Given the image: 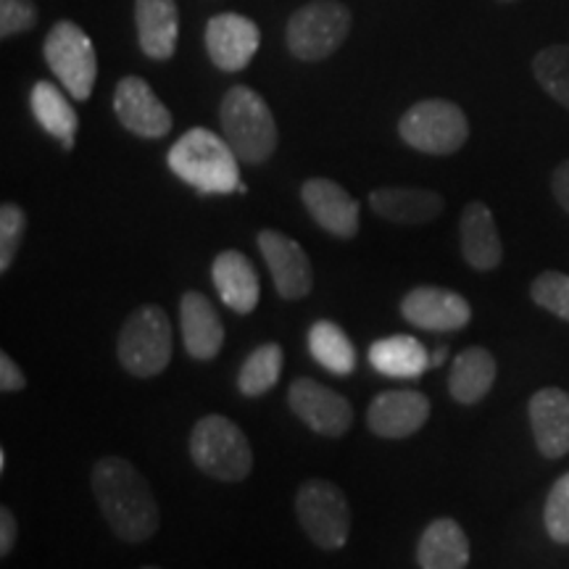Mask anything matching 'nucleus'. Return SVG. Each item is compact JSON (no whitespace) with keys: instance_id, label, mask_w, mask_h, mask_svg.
Returning a JSON list of instances; mask_svg holds the SVG:
<instances>
[{"instance_id":"nucleus-1","label":"nucleus","mask_w":569,"mask_h":569,"mask_svg":"<svg viewBox=\"0 0 569 569\" xmlns=\"http://www.w3.org/2000/svg\"><path fill=\"white\" fill-rule=\"evenodd\" d=\"M92 493L111 532L124 543H146L159 532V501L146 475L132 461L122 457H103L96 461Z\"/></svg>"},{"instance_id":"nucleus-2","label":"nucleus","mask_w":569,"mask_h":569,"mask_svg":"<svg viewBox=\"0 0 569 569\" xmlns=\"http://www.w3.org/2000/svg\"><path fill=\"white\" fill-rule=\"evenodd\" d=\"M169 169L206 196H227L246 193V184L240 182V159L234 156L222 134L193 127L182 134L180 140L169 148L167 156Z\"/></svg>"},{"instance_id":"nucleus-3","label":"nucleus","mask_w":569,"mask_h":569,"mask_svg":"<svg viewBox=\"0 0 569 569\" xmlns=\"http://www.w3.org/2000/svg\"><path fill=\"white\" fill-rule=\"evenodd\" d=\"M219 122H222V138L248 167H259L272 159L277 148V122L259 92L246 84H234L227 90L219 106Z\"/></svg>"},{"instance_id":"nucleus-4","label":"nucleus","mask_w":569,"mask_h":569,"mask_svg":"<svg viewBox=\"0 0 569 569\" xmlns=\"http://www.w3.org/2000/svg\"><path fill=\"white\" fill-rule=\"evenodd\" d=\"M190 459L219 482H243L253 469V451L243 427L222 415L198 419L190 432Z\"/></svg>"},{"instance_id":"nucleus-5","label":"nucleus","mask_w":569,"mask_h":569,"mask_svg":"<svg viewBox=\"0 0 569 569\" xmlns=\"http://www.w3.org/2000/svg\"><path fill=\"white\" fill-rule=\"evenodd\" d=\"M174 330L172 319L159 306L148 303L134 309L124 319L122 332H119L117 356L119 365L134 377H156L172 361Z\"/></svg>"},{"instance_id":"nucleus-6","label":"nucleus","mask_w":569,"mask_h":569,"mask_svg":"<svg viewBox=\"0 0 569 569\" xmlns=\"http://www.w3.org/2000/svg\"><path fill=\"white\" fill-rule=\"evenodd\" d=\"M351 32V11L340 0H311L293 11L284 27L288 51L298 61L317 63L330 59Z\"/></svg>"},{"instance_id":"nucleus-7","label":"nucleus","mask_w":569,"mask_h":569,"mask_svg":"<svg viewBox=\"0 0 569 569\" xmlns=\"http://www.w3.org/2000/svg\"><path fill=\"white\" fill-rule=\"evenodd\" d=\"M398 134L419 153L451 156L465 148L469 138L467 113L443 98H427L411 106L398 122Z\"/></svg>"},{"instance_id":"nucleus-8","label":"nucleus","mask_w":569,"mask_h":569,"mask_svg":"<svg viewBox=\"0 0 569 569\" xmlns=\"http://www.w3.org/2000/svg\"><path fill=\"white\" fill-rule=\"evenodd\" d=\"M296 517L315 546L338 551L351 536V507L336 482L311 478L296 493Z\"/></svg>"},{"instance_id":"nucleus-9","label":"nucleus","mask_w":569,"mask_h":569,"mask_svg":"<svg viewBox=\"0 0 569 569\" xmlns=\"http://www.w3.org/2000/svg\"><path fill=\"white\" fill-rule=\"evenodd\" d=\"M46 63L74 101H88L98 80V56L80 24L63 19L48 32Z\"/></svg>"},{"instance_id":"nucleus-10","label":"nucleus","mask_w":569,"mask_h":569,"mask_svg":"<svg viewBox=\"0 0 569 569\" xmlns=\"http://www.w3.org/2000/svg\"><path fill=\"white\" fill-rule=\"evenodd\" d=\"M288 403L306 427H311L325 438L346 436L353 425L351 401L340 396L338 390L309 380V377L293 380V386L288 390Z\"/></svg>"},{"instance_id":"nucleus-11","label":"nucleus","mask_w":569,"mask_h":569,"mask_svg":"<svg viewBox=\"0 0 569 569\" xmlns=\"http://www.w3.org/2000/svg\"><path fill=\"white\" fill-rule=\"evenodd\" d=\"M256 243H259V251L264 256L269 274H272L277 296L284 301H301L311 293L315 269H311L309 253L303 251L298 240L288 238L280 230H261Z\"/></svg>"},{"instance_id":"nucleus-12","label":"nucleus","mask_w":569,"mask_h":569,"mask_svg":"<svg viewBox=\"0 0 569 569\" xmlns=\"http://www.w3.org/2000/svg\"><path fill=\"white\" fill-rule=\"evenodd\" d=\"M113 111H117V119L122 122L127 132L146 140L163 138L174 124L172 111L159 101V96H156L151 84L142 80V77H124L117 84Z\"/></svg>"},{"instance_id":"nucleus-13","label":"nucleus","mask_w":569,"mask_h":569,"mask_svg":"<svg viewBox=\"0 0 569 569\" xmlns=\"http://www.w3.org/2000/svg\"><path fill=\"white\" fill-rule=\"evenodd\" d=\"M401 317L419 330L430 332H457L465 330L472 319V306L461 293L436 288V284H419L409 290L401 301Z\"/></svg>"},{"instance_id":"nucleus-14","label":"nucleus","mask_w":569,"mask_h":569,"mask_svg":"<svg viewBox=\"0 0 569 569\" xmlns=\"http://www.w3.org/2000/svg\"><path fill=\"white\" fill-rule=\"evenodd\" d=\"M259 27L243 13H217L206 24V51L213 67L222 71L246 69L259 51Z\"/></svg>"},{"instance_id":"nucleus-15","label":"nucleus","mask_w":569,"mask_h":569,"mask_svg":"<svg viewBox=\"0 0 569 569\" xmlns=\"http://www.w3.org/2000/svg\"><path fill=\"white\" fill-rule=\"evenodd\" d=\"M301 201L306 206V211L311 213V219H315L325 232H330L332 238H356L361 219L359 201L348 193L343 184H338L336 180H327V177H311V180L303 182Z\"/></svg>"},{"instance_id":"nucleus-16","label":"nucleus","mask_w":569,"mask_h":569,"mask_svg":"<svg viewBox=\"0 0 569 569\" xmlns=\"http://www.w3.org/2000/svg\"><path fill=\"white\" fill-rule=\"evenodd\" d=\"M430 419V398L419 390H386L369 403L367 427L377 438L401 440L415 436Z\"/></svg>"},{"instance_id":"nucleus-17","label":"nucleus","mask_w":569,"mask_h":569,"mask_svg":"<svg viewBox=\"0 0 569 569\" xmlns=\"http://www.w3.org/2000/svg\"><path fill=\"white\" fill-rule=\"evenodd\" d=\"M182 343L190 359L211 361L224 346V325L213 303L198 290H184L180 298Z\"/></svg>"},{"instance_id":"nucleus-18","label":"nucleus","mask_w":569,"mask_h":569,"mask_svg":"<svg viewBox=\"0 0 569 569\" xmlns=\"http://www.w3.org/2000/svg\"><path fill=\"white\" fill-rule=\"evenodd\" d=\"M530 427L538 451L546 459L569 453V393L561 388H543L530 398Z\"/></svg>"},{"instance_id":"nucleus-19","label":"nucleus","mask_w":569,"mask_h":569,"mask_svg":"<svg viewBox=\"0 0 569 569\" xmlns=\"http://www.w3.org/2000/svg\"><path fill=\"white\" fill-rule=\"evenodd\" d=\"M461 256L478 272H493L503 261V246L498 238V227L493 211L482 201H472L465 206L459 219Z\"/></svg>"},{"instance_id":"nucleus-20","label":"nucleus","mask_w":569,"mask_h":569,"mask_svg":"<svg viewBox=\"0 0 569 569\" xmlns=\"http://www.w3.org/2000/svg\"><path fill=\"white\" fill-rule=\"evenodd\" d=\"M134 24H138V42L148 59H172L180 38L177 0H134Z\"/></svg>"},{"instance_id":"nucleus-21","label":"nucleus","mask_w":569,"mask_h":569,"mask_svg":"<svg viewBox=\"0 0 569 569\" xmlns=\"http://www.w3.org/2000/svg\"><path fill=\"white\" fill-rule=\"evenodd\" d=\"M211 280L217 288L219 298L227 309H232L234 315H251L259 306L261 298V284L259 274L246 253L240 251H222L213 259L211 267Z\"/></svg>"},{"instance_id":"nucleus-22","label":"nucleus","mask_w":569,"mask_h":569,"mask_svg":"<svg viewBox=\"0 0 569 569\" xmlns=\"http://www.w3.org/2000/svg\"><path fill=\"white\" fill-rule=\"evenodd\" d=\"M377 217L393 224H427L443 213V196L427 188H377L369 193Z\"/></svg>"},{"instance_id":"nucleus-23","label":"nucleus","mask_w":569,"mask_h":569,"mask_svg":"<svg viewBox=\"0 0 569 569\" xmlns=\"http://www.w3.org/2000/svg\"><path fill=\"white\" fill-rule=\"evenodd\" d=\"M498 365L493 353L482 346L465 348L457 359L451 361V372H448V393L461 407H472L482 401L496 386Z\"/></svg>"},{"instance_id":"nucleus-24","label":"nucleus","mask_w":569,"mask_h":569,"mask_svg":"<svg viewBox=\"0 0 569 569\" xmlns=\"http://www.w3.org/2000/svg\"><path fill=\"white\" fill-rule=\"evenodd\" d=\"M419 569H467L469 538L457 519L440 517L430 522L417 543Z\"/></svg>"},{"instance_id":"nucleus-25","label":"nucleus","mask_w":569,"mask_h":569,"mask_svg":"<svg viewBox=\"0 0 569 569\" xmlns=\"http://www.w3.org/2000/svg\"><path fill=\"white\" fill-rule=\"evenodd\" d=\"M30 106L42 130L51 134V138L59 140L63 151H71L77 142L80 117H77L74 106L69 103V98L63 96L53 82L40 80L30 92Z\"/></svg>"},{"instance_id":"nucleus-26","label":"nucleus","mask_w":569,"mask_h":569,"mask_svg":"<svg viewBox=\"0 0 569 569\" xmlns=\"http://www.w3.org/2000/svg\"><path fill=\"white\" fill-rule=\"evenodd\" d=\"M369 365L380 375L411 380L432 367L427 348L411 336H390L375 340L369 348Z\"/></svg>"},{"instance_id":"nucleus-27","label":"nucleus","mask_w":569,"mask_h":569,"mask_svg":"<svg viewBox=\"0 0 569 569\" xmlns=\"http://www.w3.org/2000/svg\"><path fill=\"white\" fill-rule=\"evenodd\" d=\"M309 351L327 372L348 377L356 369V351L346 330L330 319H319L309 330Z\"/></svg>"},{"instance_id":"nucleus-28","label":"nucleus","mask_w":569,"mask_h":569,"mask_svg":"<svg viewBox=\"0 0 569 569\" xmlns=\"http://www.w3.org/2000/svg\"><path fill=\"white\" fill-rule=\"evenodd\" d=\"M282 375V348L277 343H264L253 348L251 356L243 361L238 375L240 393L248 398H259L280 382Z\"/></svg>"},{"instance_id":"nucleus-29","label":"nucleus","mask_w":569,"mask_h":569,"mask_svg":"<svg viewBox=\"0 0 569 569\" xmlns=\"http://www.w3.org/2000/svg\"><path fill=\"white\" fill-rule=\"evenodd\" d=\"M532 74L540 88L569 111V46L557 42V46L543 48L532 59Z\"/></svg>"},{"instance_id":"nucleus-30","label":"nucleus","mask_w":569,"mask_h":569,"mask_svg":"<svg viewBox=\"0 0 569 569\" xmlns=\"http://www.w3.org/2000/svg\"><path fill=\"white\" fill-rule=\"evenodd\" d=\"M530 296L540 309L551 311L553 317L569 322V274L543 272L530 284Z\"/></svg>"},{"instance_id":"nucleus-31","label":"nucleus","mask_w":569,"mask_h":569,"mask_svg":"<svg viewBox=\"0 0 569 569\" xmlns=\"http://www.w3.org/2000/svg\"><path fill=\"white\" fill-rule=\"evenodd\" d=\"M27 232V213L17 203L0 206V272H9Z\"/></svg>"},{"instance_id":"nucleus-32","label":"nucleus","mask_w":569,"mask_h":569,"mask_svg":"<svg viewBox=\"0 0 569 569\" xmlns=\"http://www.w3.org/2000/svg\"><path fill=\"white\" fill-rule=\"evenodd\" d=\"M543 522L551 540L569 546V472L553 482L543 507Z\"/></svg>"},{"instance_id":"nucleus-33","label":"nucleus","mask_w":569,"mask_h":569,"mask_svg":"<svg viewBox=\"0 0 569 569\" xmlns=\"http://www.w3.org/2000/svg\"><path fill=\"white\" fill-rule=\"evenodd\" d=\"M38 24V9L32 0H0V38L9 40Z\"/></svg>"},{"instance_id":"nucleus-34","label":"nucleus","mask_w":569,"mask_h":569,"mask_svg":"<svg viewBox=\"0 0 569 569\" xmlns=\"http://www.w3.org/2000/svg\"><path fill=\"white\" fill-rule=\"evenodd\" d=\"M27 388V377L9 353H0V390L3 393H19Z\"/></svg>"},{"instance_id":"nucleus-35","label":"nucleus","mask_w":569,"mask_h":569,"mask_svg":"<svg viewBox=\"0 0 569 569\" xmlns=\"http://www.w3.org/2000/svg\"><path fill=\"white\" fill-rule=\"evenodd\" d=\"M17 536H19V525L17 517L9 507L0 509V557H9L17 546Z\"/></svg>"},{"instance_id":"nucleus-36","label":"nucleus","mask_w":569,"mask_h":569,"mask_svg":"<svg viewBox=\"0 0 569 569\" xmlns=\"http://www.w3.org/2000/svg\"><path fill=\"white\" fill-rule=\"evenodd\" d=\"M551 190H553V198H557V203L569 213V159L561 161L559 167L553 169Z\"/></svg>"},{"instance_id":"nucleus-37","label":"nucleus","mask_w":569,"mask_h":569,"mask_svg":"<svg viewBox=\"0 0 569 569\" xmlns=\"http://www.w3.org/2000/svg\"><path fill=\"white\" fill-rule=\"evenodd\" d=\"M446 356H448V348L446 346H440L436 353H430V361H432V367H440L446 361Z\"/></svg>"},{"instance_id":"nucleus-38","label":"nucleus","mask_w":569,"mask_h":569,"mask_svg":"<svg viewBox=\"0 0 569 569\" xmlns=\"http://www.w3.org/2000/svg\"><path fill=\"white\" fill-rule=\"evenodd\" d=\"M6 469V451H0V472Z\"/></svg>"},{"instance_id":"nucleus-39","label":"nucleus","mask_w":569,"mask_h":569,"mask_svg":"<svg viewBox=\"0 0 569 569\" xmlns=\"http://www.w3.org/2000/svg\"><path fill=\"white\" fill-rule=\"evenodd\" d=\"M140 569H161V567H140Z\"/></svg>"},{"instance_id":"nucleus-40","label":"nucleus","mask_w":569,"mask_h":569,"mask_svg":"<svg viewBox=\"0 0 569 569\" xmlns=\"http://www.w3.org/2000/svg\"><path fill=\"white\" fill-rule=\"evenodd\" d=\"M498 3H511V0H498Z\"/></svg>"}]
</instances>
